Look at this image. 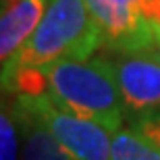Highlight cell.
Masks as SVG:
<instances>
[{
	"mask_svg": "<svg viewBox=\"0 0 160 160\" xmlns=\"http://www.w3.org/2000/svg\"><path fill=\"white\" fill-rule=\"evenodd\" d=\"M102 48V33L85 0H48L46 12L36 33L23 46L6 71H2V89L11 85L21 71H40L65 58H89Z\"/></svg>",
	"mask_w": 160,
	"mask_h": 160,
	"instance_id": "6da1fadb",
	"label": "cell"
},
{
	"mask_svg": "<svg viewBox=\"0 0 160 160\" xmlns=\"http://www.w3.org/2000/svg\"><path fill=\"white\" fill-rule=\"evenodd\" d=\"M46 94L79 117L92 119L110 133L127 125L119 83L108 56L65 58L40 69Z\"/></svg>",
	"mask_w": 160,
	"mask_h": 160,
	"instance_id": "7a4b0ae2",
	"label": "cell"
},
{
	"mask_svg": "<svg viewBox=\"0 0 160 160\" xmlns=\"http://www.w3.org/2000/svg\"><path fill=\"white\" fill-rule=\"evenodd\" d=\"M56 142L73 160H114L112 133L92 119L65 108L50 94H23Z\"/></svg>",
	"mask_w": 160,
	"mask_h": 160,
	"instance_id": "3957f363",
	"label": "cell"
},
{
	"mask_svg": "<svg viewBox=\"0 0 160 160\" xmlns=\"http://www.w3.org/2000/svg\"><path fill=\"white\" fill-rule=\"evenodd\" d=\"M110 52H148L160 42V29L137 11L131 0H85Z\"/></svg>",
	"mask_w": 160,
	"mask_h": 160,
	"instance_id": "277c9868",
	"label": "cell"
},
{
	"mask_svg": "<svg viewBox=\"0 0 160 160\" xmlns=\"http://www.w3.org/2000/svg\"><path fill=\"white\" fill-rule=\"evenodd\" d=\"M114 77L127 123L160 110V62L148 52H112Z\"/></svg>",
	"mask_w": 160,
	"mask_h": 160,
	"instance_id": "5b68a950",
	"label": "cell"
},
{
	"mask_svg": "<svg viewBox=\"0 0 160 160\" xmlns=\"http://www.w3.org/2000/svg\"><path fill=\"white\" fill-rule=\"evenodd\" d=\"M48 0H2L0 19V65L2 71L15 62L31 40L46 12Z\"/></svg>",
	"mask_w": 160,
	"mask_h": 160,
	"instance_id": "8992f818",
	"label": "cell"
},
{
	"mask_svg": "<svg viewBox=\"0 0 160 160\" xmlns=\"http://www.w3.org/2000/svg\"><path fill=\"white\" fill-rule=\"evenodd\" d=\"M11 106L17 117L21 135V160H73L44 125V121L36 114L23 94L15 96Z\"/></svg>",
	"mask_w": 160,
	"mask_h": 160,
	"instance_id": "52a82bcc",
	"label": "cell"
},
{
	"mask_svg": "<svg viewBox=\"0 0 160 160\" xmlns=\"http://www.w3.org/2000/svg\"><path fill=\"white\" fill-rule=\"evenodd\" d=\"M112 156L114 160H160V150L125 125L112 133Z\"/></svg>",
	"mask_w": 160,
	"mask_h": 160,
	"instance_id": "ba28073f",
	"label": "cell"
},
{
	"mask_svg": "<svg viewBox=\"0 0 160 160\" xmlns=\"http://www.w3.org/2000/svg\"><path fill=\"white\" fill-rule=\"evenodd\" d=\"M0 131H2V160H21V135H19L17 117L12 106L2 104L0 117Z\"/></svg>",
	"mask_w": 160,
	"mask_h": 160,
	"instance_id": "9c48e42d",
	"label": "cell"
},
{
	"mask_svg": "<svg viewBox=\"0 0 160 160\" xmlns=\"http://www.w3.org/2000/svg\"><path fill=\"white\" fill-rule=\"evenodd\" d=\"M131 129H135L142 137H146L152 146L160 150V110L150 117H143V119H137V121H131L127 123Z\"/></svg>",
	"mask_w": 160,
	"mask_h": 160,
	"instance_id": "30bf717a",
	"label": "cell"
},
{
	"mask_svg": "<svg viewBox=\"0 0 160 160\" xmlns=\"http://www.w3.org/2000/svg\"><path fill=\"white\" fill-rule=\"evenodd\" d=\"M131 2H133V6H135L142 15L146 12V8H148V4H150V0H131ZM143 17H146V15H143Z\"/></svg>",
	"mask_w": 160,
	"mask_h": 160,
	"instance_id": "8fae6325",
	"label": "cell"
},
{
	"mask_svg": "<svg viewBox=\"0 0 160 160\" xmlns=\"http://www.w3.org/2000/svg\"><path fill=\"white\" fill-rule=\"evenodd\" d=\"M148 54H152V56H154V58H156V60L160 62V42L156 44L154 48H152V50H148Z\"/></svg>",
	"mask_w": 160,
	"mask_h": 160,
	"instance_id": "7c38bea8",
	"label": "cell"
}]
</instances>
